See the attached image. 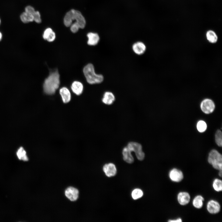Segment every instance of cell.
Returning a JSON list of instances; mask_svg holds the SVG:
<instances>
[{
	"mask_svg": "<svg viewBox=\"0 0 222 222\" xmlns=\"http://www.w3.org/2000/svg\"><path fill=\"white\" fill-rule=\"evenodd\" d=\"M74 21L78 25L80 28H84L86 25L85 19L82 14L79 11L74 9Z\"/></svg>",
	"mask_w": 222,
	"mask_h": 222,
	"instance_id": "9c48e42d",
	"label": "cell"
},
{
	"mask_svg": "<svg viewBox=\"0 0 222 222\" xmlns=\"http://www.w3.org/2000/svg\"><path fill=\"white\" fill-rule=\"evenodd\" d=\"M70 27L71 31L73 33L77 32L80 28L76 22L72 23Z\"/></svg>",
	"mask_w": 222,
	"mask_h": 222,
	"instance_id": "83f0119b",
	"label": "cell"
},
{
	"mask_svg": "<svg viewBox=\"0 0 222 222\" xmlns=\"http://www.w3.org/2000/svg\"><path fill=\"white\" fill-rule=\"evenodd\" d=\"M2 34L1 33V32L0 31V41L1 40L2 38Z\"/></svg>",
	"mask_w": 222,
	"mask_h": 222,
	"instance_id": "836d02e7",
	"label": "cell"
},
{
	"mask_svg": "<svg viewBox=\"0 0 222 222\" xmlns=\"http://www.w3.org/2000/svg\"><path fill=\"white\" fill-rule=\"evenodd\" d=\"M208 163L215 169L222 170V156L217 150H212L209 154Z\"/></svg>",
	"mask_w": 222,
	"mask_h": 222,
	"instance_id": "3957f363",
	"label": "cell"
},
{
	"mask_svg": "<svg viewBox=\"0 0 222 222\" xmlns=\"http://www.w3.org/2000/svg\"><path fill=\"white\" fill-rule=\"evenodd\" d=\"M212 187L217 192H220L222 190V181L218 179H215L213 181Z\"/></svg>",
	"mask_w": 222,
	"mask_h": 222,
	"instance_id": "603a6c76",
	"label": "cell"
},
{
	"mask_svg": "<svg viewBox=\"0 0 222 222\" xmlns=\"http://www.w3.org/2000/svg\"><path fill=\"white\" fill-rule=\"evenodd\" d=\"M65 194L69 200L72 201H74L76 200L78 197L79 191L75 188L69 187L65 191Z\"/></svg>",
	"mask_w": 222,
	"mask_h": 222,
	"instance_id": "8fae6325",
	"label": "cell"
},
{
	"mask_svg": "<svg viewBox=\"0 0 222 222\" xmlns=\"http://www.w3.org/2000/svg\"><path fill=\"white\" fill-rule=\"evenodd\" d=\"M16 154L19 160L25 161H27L28 160V158L26 154V152L22 147H20L18 149L16 152Z\"/></svg>",
	"mask_w": 222,
	"mask_h": 222,
	"instance_id": "7402d4cb",
	"label": "cell"
},
{
	"mask_svg": "<svg viewBox=\"0 0 222 222\" xmlns=\"http://www.w3.org/2000/svg\"><path fill=\"white\" fill-rule=\"evenodd\" d=\"M35 11L34 8L30 5L27 6L25 8V12L33 14Z\"/></svg>",
	"mask_w": 222,
	"mask_h": 222,
	"instance_id": "f546056e",
	"label": "cell"
},
{
	"mask_svg": "<svg viewBox=\"0 0 222 222\" xmlns=\"http://www.w3.org/2000/svg\"><path fill=\"white\" fill-rule=\"evenodd\" d=\"M219 171V173H218L220 177H222V170H220Z\"/></svg>",
	"mask_w": 222,
	"mask_h": 222,
	"instance_id": "d6a6232c",
	"label": "cell"
},
{
	"mask_svg": "<svg viewBox=\"0 0 222 222\" xmlns=\"http://www.w3.org/2000/svg\"><path fill=\"white\" fill-rule=\"evenodd\" d=\"M52 31V30L50 28H47L43 34V37L44 39L46 40Z\"/></svg>",
	"mask_w": 222,
	"mask_h": 222,
	"instance_id": "f1b7e54d",
	"label": "cell"
},
{
	"mask_svg": "<svg viewBox=\"0 0 222 222\" xmlns=\"http://www.w3.org/2000/svg\"><path fill=\"white\" fill-rule=\"evenodd\" d=\"M88 38L87 43L90 46L96 45L98 43L100 38L98 35L92 32H89L87 34Z\"/></svg>",
	"mask_w": 222,
	"mask_h": 222,
	"instance_id": "9a60e30c",
	"label": "cell"
},
{
	"mask_svg": "<svg viewBox=\"0 0 222 222\" xmlns=\"http://www.w3.org/2000/svg\"><path fill=\"white\" fill-rule=\"evenodd\" d=\"M83 72L87 82L90 84L100 83L103 80V76L95 73L94 67L91 64H88L85 66Z\"/></svg>",
	"mask_w": 222,
	"mask_h": 222,
	"instance_id": "7a4b0ae2",
	"label": "cell"
},
{
	"mask_svg": "<svg viewBox=\"0 0 222 222\" xmlns=\"http://www.w3.org/2000/svg\"><path fill=\"white\" fill-rule=\"evenodd\" d=\"M56 38V34L54 32L52 31L47 39L46 40L49 42H52Z\"/></svg>",
	"mask_w": 222,
	"mask_h": 222,
	"instance_id": "4dcf8cb0",
	"label": "cell"
},
{
	"mask_svg": "<svg viewBox=\"0 0 222 222\" xmlns=\"http://www.w3.org/2000/svg\"><path fill=\"white\" fill-rule=\"evenodd\" d=\"M71 88L74 93L77 95H79L82 92L83 86L80 82L75 81L72 83Z\"/></svg>",
	"mask_w": 222,
	"mask_h": 222,
	"instance_id": "e0dca14e",
	"label": "cell"
},
{
	"mask_svg": "<svg viewBox=\"0 0 222 222\" xmlns=\"http://www.w3.org/2000/svg\"><path fill=\"white\" fill-rule=\"evenodd\" d=\"M177 199L180 205H185L189 203L191 197L188 192L182 191L179 192L178 194Z\"/></svg>",
	"mask_w": 222,
	"mask_h": 222,
	"instance_id": "30bf717a",
	"label": "cell"
},
{
	"mask_svg": "<svg viewBox=\"0 0 222 222\" xmlns=\"http://www.w3.org/2000/svg\"><path fill=\"white\" fill-rule=\"evenodd\" d=\"M132 48L134 52L138 55L143 54L146 49L145 45L141 42L135 43L133 44Z\"/></svg>",
	"mask_w": 222,
	"mask_h": 222,
	"instance_id": "7c38bea8",
	"label": "cell"
},
{
	"mask_svg": "<svg viewBox=\"0 0 222 222\" xmlns=\"http://www.w3.org/2000/svg\"><path fill=\"white\" fill-rule=\"evenodd\" d=\"M20 18L21 21L24 23H28L34 21L33 14L25 11L21 13Z\"/></svg>",
	"mask_w": 222,
	"mask_h": 222,
	"instance_id": "ffe728a7",
	"label": "cell"
},
{
	"mask_svg": "<svg viewBox=\"0 0 222 222\" xmlns=\"http://www.w3.org/2000/svg\"><path fill=\"white\" fill-rule=\"evenodd\" d=\"M60 84V75L56 70L51 72L45 80L43 85L44 91L47 94H53L58 88Z\"/></svg>",
	"mask_w": 222,
	"mask_h": 222,
	"instance_id": "6da1fadb",
	"label": "cell"
},
{
	"mask_svg": "<svg viewBox=\"0 0 222 222\" xmlns=\"http://www.w3.org/2000/svg\"><path fill=\"white\" fill-rule=\"evenodd\" d=\"M207 209L210 214H214L219 213L220 210V205L217 201L213 199L209 200L207 204Z\"/></svg>",
	"mask_w": 222,
	"mask_h": 222,
	"instance_id": "52a82bcc",
	"label": "cell"
},
{
	"mask_svg": "<svg viewBox=\"0 0 222 222\" xmlns=\"http://www.w3.org/2000/svg\"><path fill=\"white\" fill-rule=\"evenodd\" d=\"M60 93L64 103L69 102L71 99V94L68 89L65 87H63L60 90Z\"/></svg>",
	"mask_w": 222,
	"mask_h": 222,
	"instance_id": "4fadbf2b",
	"label": "cell"
},
{
	"mask_svg": "<svg viewBox=\"0 0 222 222\" xmlns=\"http://www.w3.org/2000/svg\"><path fill=\"white\" fill-rule=\"evenodd\" d=\"M143 194V191L141 189L136 188L132 192L131 196L133 199L136 200L142 197Z\"/></svg>",
	"mask_w": 222,
	"mask_h": 222,
	"instance_id": "cb8c5ba5",
	"label": "cell"
},
{
	"mask_svg": "<svg viewBox=\"0 0 222 222\" xmlns=\"http://www.w3.org/2000/svg\"><path fill=\"white\" fill-rule=\"evenodd\" d=\"M103 169L106 176L109 177L114 176L117 173L116 167L115 165L112 163L104 165Z\"/></svg>",
	"mask_w": 222,
	"mask_h": 222,
	"instance_id": "ba28073f",
	"label": "cell"
},
{
	"mask_svg": "<svg viewBox=\"0 0 222 222\" xmlns=\"http://www.w3.org/2000/svg\"><path fill=\"white\" fill-rule=\"evenodd\" d=\"M34 21L35 22L39 23L41 22V19L40 13L38 11H35L33 14Z\"/></svg>",
	"mask_w": 222,
	"mask_h": 222,
	"instance_id": "4316f807",
	"label": "cell"
},
{
	"mask_svg": "<svg viewBox=\"0 0 222 222\" xmlns=\"http://www.w3.org/2000/svg\"><path fill=\"white\" fill-rule=\"evenodd\" d=\"M215 108V104L213 101L209 99L203 100L200 104L202 111L205 113L209 114L212 113Z\"/></svg>",
	"mask_w": 222,
	"mask_h": 222,
	"instance_id": "5b68a950",
	"label": "cell"
},
{
	"mask_svg": "<svg viewBox=\"0 0 222 222\" xmlns=\"http://www.w3.org/2000/svg\"><path fill=\"white\" fill-rule=\"evenodd\" d=\"M115 100V97L113 93L107 91L104 93L102 98V102L107 105H111Z\"/></svg>",
	"mask_w": 222,
	"mask_h": 222,
	"instance_id": "2e32d148",
	"label": "cell"
},
{
	"mask_svg": "<svg viewBox=\"0 0 222 222\" xmlns=\"http://www.w3.org/2000/svg\"><path fill=\"white\" fill-rule=\"evenodd\" d=\"M1 19H0V24H1Z\"/></svg>",
	"mask_w": 222,
	"mask_h": 222,
	"instance_id": "e575fe53",
	"label": "cell"
},
{
	"mask_svg": "<svg viewBox=\"0 0 222 222\" xmlns=\"http://www.w3.org/2000/svg\"><path fill=\"white\" fill-rule=\"evenodd\" d=\"M127 147L132 152H134L137 159L142 161L144 159L145 156L144 153L142 151V146L139 143L130 142H129Z\"/></svg>",
	"mask_w": 222,
	"mask_h": 222,
	"instance_id": "277c9868",
	"label": "cell"
},
{
	"mask_svg": "<svg viewBox=\"0 0 222 222\" xmlns=\"http://www.w3.org/2000/svg\"><path fill=\"white\" fill-rule=\"evenodd\" d=\"M169 176L171 181L177 183L181 182L184 177L182 171L176 168H173L170 171Z\"/></svg>",
	"mask_w": 222,
	"mask_h": 222,
	"instance_id": "8992f818",
	"label": "cell"
},
{
	"mask_svg": "<svg viewBox=\"0 0 222 222\" xmlns=\"http://www.w3.org/2000/svg\"><path fill=\"white\" fill-rule=\"evenodd\" d=\"M182 221V219L179 218L169 220L168 221L169 222H181Z\"/></svg>",
	"mask_w": 222,
	"mask_h": 222,
	"instance_id": "1f68e13d",
	"label": "cell"
},
{
	"mask_svg": "<svg viewBox=\"0 0 222 222\" xmlns=\"http://www.w3.org/2000/svg\"><path fill=\"white\" fill-rule=\"evenodd\" d=\"M74 9H72L68 12L64 17V23L67 27H70L74 21Z\"/></svg>",
	"mask_w": 222,
	"mask_h": 222,
	"instance_id": "ac0fdd59",
	"label": "cell"
},
{
	"mask_svg": "<svg viewBox=\"0 0 222 222\" xmlns=\"http://www.w3.org/2000/svg\"><path fill=\"white\" fill-rule=\"evenodd\" d=\"M215 141L217 145L219 146H222V133L221 130H218L215 135Z\"/></svg>",
	"mask_w": 222,
	"mask_h": 222,
	"instance_id": "d4e9b609",
	"label": "cell"
},
{
	"mask_svg": "<svg viewBox=\"0 0 222 222\" xmlns=\"http://www.w3.org/2000/svg\"><path fill=\"white\" fill-rule=\"evenodd\" d=\"M204 201V198L202 195H197L195 197L193 200L192 205L195 208H201L203 206Z\"/></svg>",
	"mask_w": 222,
	"mask_h": 222,
	"instance_id": "d6986e66",
	"label": "cell"
},
{
	"mask_svg": "<svg viewBox=\"0 0 222 222\" xmlns=\"http://www.w3.org/2000/svg\"><path fill=\"white\" fill-rule=\"evenodd\" d=\"M122 154L124 160L126 162L131 164L134 161V158L131 154V152L126 146L123 148Z\"/></svg>",
	"mask_w": 222,
	"mask_h": 222,
	"instance_id": "5bb4252c",
	"label": "cell"
},
{
	"mask_svg": "<svg viewBox=\"0 0 222 222\" xmlns=\"http://www.w3.org/2000/svg\"><path fill=\"white\" fill-rule=\"evenodd\" d=\"M206 36L207 39L210 43H215L217 41V36L215 32L212 30H210L207 31Z\"/></svg>",
	"mask_w": 222,
	"mask_h": 222,
	"instance_id": "44dd1931",
	"label": "cell"
},
{
	"mask_svg": "<svg viewBox=\"0 0 222 222\" xmlns=\"http://www.w3.org/2000/svg\"><path fill=\"white\" fill-rule=\"evenodd\" d=\"M207 125L205 121L202 120L198 121L197 124V128L200 132H203L207 129Z\"/></svg>",
	"mask_w": 222,
	"mask_h": 222,
	"instance_id": "484cf974",
	"label": "cell"
}]
</instances>
